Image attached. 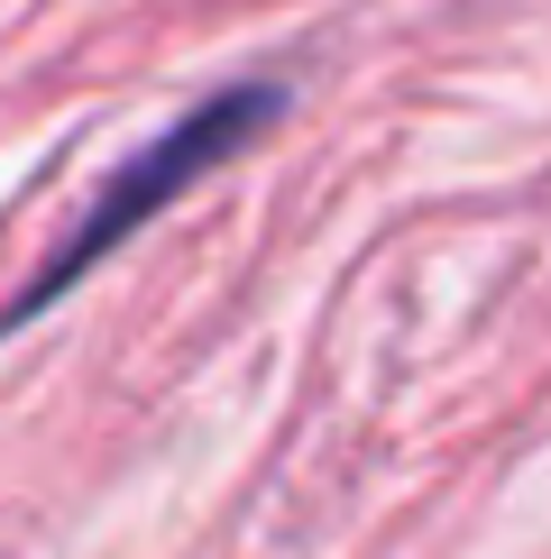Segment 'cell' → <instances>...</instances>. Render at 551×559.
Instances as JSON below:
<instances>
[{"instance_id":"1","label":"cell","mask_w":551,"mask_h":559,"mask_svg":"<svg viewBox=\"0 0 551 559\" xmlns=\"http://www.w3.org/2000/svg\"><path fill=\"white\" fill-rule=\"evenodd\" d=\"M276 110H285V83H230V92H212V102H194L184 120H166V138H148V147H138L129 166L110 175L102 193H92V212L74 221V239H65L56 258H46V266L28 275V285L0 302V340H10L19 321H37L46 302H65V294H74L92 266L110 258V248L129 239V229H148V221H156V212H166V202L184 193V183H202V175L221 166V156H239L248 138H258V129L276 120Z\"/></svg>"}]
</instances>
